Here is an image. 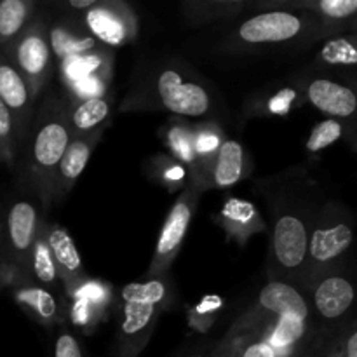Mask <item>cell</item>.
I'll list each match as a JSON object with an SVG mask.
<instances>
[{"label": "cell", "mask_w": 357, "mask_h": 357, "mask_svg": "<svg viewBox=\"0 0 357 357\" xmlns=\"http://www.w3.org/2000/svg\"><path fill=\"white\" fill-rule=\"evenodd\" d=\"M13 135V115L0 100V139H9Z\"/></svg>", "instance_id": "cell-29"}, {"label": "cell", "mask_w": 357, "mask_h": 357, "mask_svg": "<svg viewBox=\"0 0 357 357\" xmlns=\"http://www.w3.org/2000/svg\"><path fill=\"white\" fill-rule=\"evenodd\" d=\"M112 101L108 96H89L68 107L66 117L72 136L89 135L103 129L105 121L110 117Z\"/></svg>", "instance_id": "cell-14"}, {"label": "cell", "mask_w": 357, "mask_h": 357, "mask_svg": "<svg viewBox=\"0 0 357 357\" xmlns=\"http://www.w3.org/2000/svg\"><path fill=\"white\" fill-rule=\"evenodd\" d=\"M258 307L265 312L275 314L278 317L293 316L303 321L309 317V305L298 289L282 281H272L261 288L258 295Z\"/></svg>", "instance_id": "cell-12"}, {"label": "cell", "mask_w": 357, "mask_h": 357, "mask_svg": "<svg viewBox=\"0 0 357 357\" xmlns=\"http://www.w3.org/2000/svg\"><path fill=\"white\" fill-rule=\"evenodd\" d=\"M86 26L96 42L124 45L136 35V20L122 2H100L86 13Z\"/></svg>", "instance_id": "cell-6"}, {"label": "cell", "mask_w": 357, "mask_h": 357, "mask_svg": "<svg viewBox=\"0 0 357 357\" xmlns=\"http://www.w3.org/2000/svg\"><path fill=\"white\" fill-rule=\"evenodd\" d=\"M17 298L30 307L42 323H52L58 317V303L56 298L42 288H26L17 293Z\"/></svg>", "instance_id": "cell-23"}, {"label": "cell", "mask_w": 357, "mask_h": 357, "mask_svg": "<svg viewBox=\"0 0 357 357\" xmlns=\"http://www.w3.org/2000/svg\"><path fill=\"white\" fill-rule=\"evenodd\" d=\"M272 251L279 267L284 271H296L305 264L309 255V234L305 223L298 216H279L272 234Z\"/></svg>", "instance_id": "cell-8"}, {"label": "cell", "mask_w": 357, "mask_h": 357, "mask_svg": "<svg viewBox=\"0 0 357 357\" xmlns=\"http://www.w3.org/2000/svg\"><path fill=\"white\" fill-rule=\"evenodd\" d=\"M303 335H305V321L293 316H282L278 317V324H275L272 333L267 337V340L281 354V351L293 347L296 342L302 340Z\"/></svg>", "instance_id": "cell-22"}, {"label": "cell", "mask_w": 357, "mask_h": 357, "mask_svg": "<svg viewBox=\"0 0 357 357\" xmlns=\"http://www.w3.org/2000/svg\"><path fill=\"white\" fill-rule=\"evenodd\" d=\"M302 30L303 21L296 14L289 10H267L244 21L237 35L244 44L260 45L293 40Z\"/></svg>", "instance_id": "cell-7"}, {"label": "cell", "mask_w": 357, "mask_h": 357, "mask_svg": "<svg viewBox=\"0 0 357 357\" xmlns=\"http://www.w3.org/2000/svg\"><path fill=\"white\" fill-rule=\"evenodd\" d=\"M98 3V0H70L66 6L70 7V9H75V10H89L93 9L94 6Z\"/></svg>", "instance_id": "cell-30"}, {"label": "cell", "mask_w": 357, "mask_h": 357, "mask_svg": "<svg viewBox=\"0 0 357 357\" xmlns=\"http://www.w3.org/2000/svg\"><path fill=\"white\" fill-rule=\"evenodd\" d=\"M45 241H47L52 258H54L58 275L65 282V288L68 291H75L86 279V272H84L82 257H80L72 236L63 227L52 225L45 230Z\"/></svg>", "instance_id": "cell-9"}, {"label": "cell", "mask_w": 357, "mask_h": 357, "mask_svg": "<svg viewBox=\"0 0 357 357\" xmlns=\"http://www.w3.org/2000/svg\"><path fill=\"white\" fill-rule=\"evenodd\" d=\"M155 98L166 110L183 117H201L211 108L208 89L178 68H162L153 80Z\"/></svg>", "instance_id": "cell-3"}, {"label": "cell", "mask_w": 357, "mask_h": 357, "mask_svg": "<svg viewBox=\"0 0 357 357\" xmlns=\"http://www.w3.org/2000/svg\"><path fill=\"white\" fill-rule=\"evenodd\" d=\"M356 298L354 286L344 278H328L314 291V305L324 319H338L351 309Z\"/></svg>", "instance_id": "cell-13"}, {"label": "cell", "mask_w": 357, "mask_h": 357, "mask_svg": "<svg viewBox=\"0 0 357 357\" xmlns=\"http://www.w3.org/2000/svg\"><path fill=\"white\" fill-rule=\"evenodd\" d=\"M31 93L23 75L10 65H0V100L16 114H30Z\"/></svg>", "instance_id": "cell-18"}, {"label": "cell", "mask_w": 357, "mask_h": 357, "mask_svg": "<svg viewBox=\"0 0 357 357\" xmlns=\"http://www.w3.org/2000/svg\"><path fill=\"white\" fill-rule=\"evenodd\" d=\"M54 357H84L80 344L68 331H61L54 342Z\"/></svg>", "instance_id": "cell-27"}, {"label": "cell", "mask_w": 357, "mask_h": 357, "mask_svg": "<svg viewBox=\"0 0 357 357\" xmlns=\"http://www.w3.org/2000/svg\"><path fill=\"white\" fill-rule=\"evenodd\" d=\"M347 357H357V331L347 340V349H345Z\"/></svg>", "instance_id": "cell-31"}, {"label": "cell", "mask_w": 357, "mask_h": 357, "mask_svg": "<svg viewBox=\"0 0 357 357\" xmlns=\"http://www.w3.org/2000/svg\"><path fill=\"white\" fill-rule=\"evenodd\" d=\"M166 284L160 279L132 282L122 288V321L117 335V357H136L152 335L166 298Z\"/></svg>", "instance_id": "cell-1"}, {"label": "cell", "mask_w": 357, "mask_h": 357, "mask_svg": "<svg viewBox=\"0 0 357 357\" xmlns=\"http://www.w3.org/2000/svg\"><path fill=\"white\" fill-rule=\"evenodd\" d=\"M321 58L330 65H356L357 47L345 38H333L321 49Z\"/></svg>", "instance_id": "cell-25"}, {"label": "cell", "mask_w": 357, "mask_h": 357, "mask_svg": "<svg viewBox=\"0 0 357 357\" xmlns=\"http://www.w3.org/2000/svg\"><path fill=\"white\" fill-rule=\"evenodd\" d=\"M244 171V149L236 139L220 143L213 164V181L216 187H232L241 180Z\"/></svg>", "instance_id": "cell-17"}, {"label": "cell", "mask_w": 357, "mask_h": 357, "mask_svg": "<svg viewBox=\"0 0 357 357\" xmlns=\"http://www.w3.org/2000/svg\"><path fill=\"white\" fill-rule=\"evenodd\" d=\"M103 129L89 132L82 136H72L68 146H66L63 159L59 162L58 173L54 180V197L56 195H65L73 187L80 174L86 169L87 162L91 159L93 149L96 146Z\"/></svg>", "instance_id": "cell-10"}, {"label": "cell", "mask_w": 357, "mask_h": 357, "mask_svg": "<svg viewBox=\"0 0 357 357\" xmlns=\"http://www.w3.org/2000/svg\"><path fill=\"white\" fill-rule=\"evenodd\" d=\"M66 112L68 108L61 100L49 96L42 108L40 122L31 136V167L38 174L45 201L54 199L56 173H58L63 153L72 139Z\"/></svg>", "instance_id": "cell-2"}, {"label": "cell", "mask_w": 357, "mask_h": 357, "mask_svg": "<svg viewBox=\"0 0 357 357\" xmlns=\"http://www.w3.org/2000/svg\"><path fill=\"white\" fill-rule=\"evenodd\" d=\"M317 9L328 17L333 20H342L349 17L357 10V0H323L317 3Z\"/></svg>", "instance_id": "cell-26"}, {"label": "cell", "mask_w": 357, "mask_h": 357, "mask_svg": "<svg viewBox=\"0 0 357 357\" xmlns=\"http://www.w3.org/2000/svg\"><path fill=\"white\" fill-rule=\"evenodd\" d=\"M49 33V44H51L52 51L58 58H65V56L79 54V52L89 51L96 45V40L93 37H86V35H75L68 28L56 26L47 30Z\"/></svg>", "instance_id": "cell-19"}, {"label": "cell", "mask_w": 357, "mask_h": 357, "mask_svg": "<svg viewBox=\"0 0 357 357\" xmlns=\"http://www.w3.org/2000/svg\"><path fill=\"white\" fill-rule=\"evenodd\" d=\"M342 136V124L335 119H328V121L319 122L316 128L310 132L309 139H307V150L309 152H321L326 146L333 145L338 138Z\"/></svg>", "instance_id": "cell-24"}, {"label": "cell", "mask_w": 357, "mask_h": 357, "mask_svg": "<svg viewBox=\"0 0 357 357\" xmlns=\"http://www.w3.org/2000/svg\"><path fill=\"white\" fill-rule=\"evenodd\" d=\"M31 268L38 282L45 286H52L58 281V268H56L54 258H52L45 236H37L33 248H31Z\"/></svg>", "instance_id": "cell-21"}, {"label": "cell", "mask_w": 357, "mask_h": 357, "mask_svg": "<svg viewBox=\"0 0 357 357\" xmlns=\"http://www.w3.org/2000/svg\"><path fill=\"white\" fill-rule=\"evenodd\" d=\"M30 3L24 0H3L0 2V37L14 38L30 16Z\"/></svg>", "instance_id": "cell-20"}, {"label": "cell", "mask_w": 357, "mask_h": 357, "mask_svg": "<svg viewBox=\"0 0 357 357\" xmlns=\"http://www.w3.org/2000/svg\"><path fill=\"white\" fill-rule=\"evenodd\" d=\"M194 209L195 194L190 190L183 192L181 197L169 209L155 244V253H153L152 267H150L152 275L164 274V271H167V267L173 264L181 244H183V239L187 237L188 229H190Z\"/></svg>", "instance_id": "cell-5"}, {"label": "cell", "mask_w": 357, "mask_h": 357, "mask_svg": "<svg viewBox=\"0 0 357 357\" xmlns=\"http://www.w3.org/2000/svg\"><path fill=\"white\" fill-rule=\"evenodd\" d=\"M352 230L347 223H337L330 229H316L309 237V255L316 264H328L340 257L352 244Z\"/></svg>", "instance_id": "cell-15"}, {"label": "cell", "mask_w": 357, "mask_h": 357, "mask_svg": "<svg viewBox=\"0 0 357 357\" xmlns=\"http://www.w3.org/2000/svg\"><path fill=\"white\" fill-rule=\"evenodd\" d=\"M16 61L20 68L17 72L30 87L31 96H37L52 75V52L47 28L44 24L38 21L30 24L26 33L17 42Z\"/></svg>", "instance_id": "cell-4"}, {"label": "cell", "mask_w": 357, "mask_h": 357, "mask_svg": "<svg viewBox=\"0 0 357 357\" xmlns=\"http://www.w3.org/2000/svg\"><path fill=\"white\" fill-rule=\"evenodd\" d=\"M307 98L317 110L331 117H349L357 108L354 91L328 79H316L309 84Z\"/></svg>", "instance_id": "cell-11"}, {"label": "cell", "mask_w": 357, "mask_h": 357, "mask_svg": "<svg viewBox=\"0 0 357 357\" xmlns=\"http://www.w3.org/2000/svg\"><path fill=\"white\" fill-rule=\"evenodd\" d=\"M37 209L26 201H20L10 208L7 218L9 239L14 251L20 255H31L35 239H37Z\"/></svg>", "instance_id": "cell-16"}, {"label": "cell", "mask_w": 357, "mask_h": 357, "mask_svg": "<svg viewBox=\"0 0 357 357\" xmlns=\"http://www.w3.org/2000/svg\"><path fill=\"white\" fill-rule=\"evenodd\" d=\"M239 357H279V351L267 340V337H264L260 340H251L241 351Z\"/></svg>", "instance_id": "cell-28"}]
</instances>
